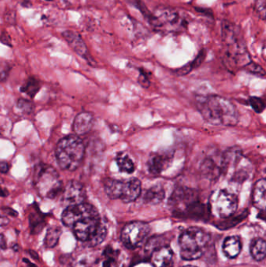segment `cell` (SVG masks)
<instances>
[{
  "label": "cell",
  "instance_id": "5b68a950",
  "mask_svg": "<svg viewBox=\"0 0 266 267\" xmlns=\"http://www.w3.org/2000/svg\"><path fill=\"white\" fill-rule=\"evenodd\" d=\"M173 213L199 219L205 213V205L199 200L197 191L186 187H179L174 190L169 199Z\"/></svg>",
  "mask_w": 266,
  "mask_h": 267
},
{
  "label": "cell",
  "instance_id": "8d00e7d4",
  "mask_svg": "<svg viewBox=\"0 0 266 267\" xmlns=\"http://www.w3.org/2000/svg\"><path fill=\"white\" fill-rule=\"evenodd\" d=\"M197 13H201L205 16H209V17H213V13H212V9H205V8H195Z\"/></svg>",
  "mask_w": 266,
  "mask_h": 267
},
{
  "label": "cell",
  "instance_id": "cb8c5ba5",
  "mask_svg": "<svg viewBox=\"0 0 266 267\" xmlns=\"http://www.w3.org/2000/svg\"><path fill=\"white\" fill-rule=\"evenodd\" d=\"M62 235V230L59 227H49L48 229L45 239H44V245L47 249H53L58 245L60 236Z\"/></svg>",
  "mask_w": 266,
  "mask_h": 267
},
{
  "label": "cell",
  "instance_id": "1f68e13d",
  "mask_svg": "<svg viewBox=\"0 0 266 267\" xmlns=\"http://www.w3.org/2000/svg\"><path fill=\"white\" fill-rule=\"evenodd\" d=\"M266 0H256L255 5H254V9H255L256 14L263 20L266 19Z\"/></svg>",
  "mask_w": 266,
  "mask_h": 267
},
{
  "label": "cell",
  "instance_id": "f1b7e54d",
  "mask_svg": "<svg viewBox=\"0 0 266 267\" xmlns=\"http://www.w3.org/2000/svg\"><path fill=\"white\" fill-rule=\"evenodd\" d=\"M249 103H250L252 109L256 111L257 113H263V111L265 110V108H266L264 101L259 97H251L250 99H249Z\"/></svg>",
  "mask_w": 266,
  "mask_h": 267
},
{
  "label": "cell",
  "instance_id": "5bb4252c",
  "mask_svg": "<svg viewBox=\"0 0 266 267\" xmlns=\"http://www.w3.org/2000/svg\"><path fill=\"white\" fill-rule=\"evenodd\" d=\"M174 151L165 150L153 153L147 163L148 169L152 175H160L171 166L174 159Z\"/></svg>",
  "mask_w": 266,
  "mask_h": 267
},
{
  "label": "cell",
  "instance_id": "f35d334b",
  "mask_svg": "<svg viewBox=\"0 0 266 267\" xmlns=\"http://www.w3.org/2000/svg\"><path fill=\"white\" fill-rule=\"evenodd\" d=\"M9 169V164H8V163L4 162V161H2V162H0V173H8Z\"/></svg>",
  "mask_w": 266,
  "mask_h": 267
},
{
  "label": "cell",
  "instance_id": "e575fe53",
  "mask_svg": "<svg viewBox=\"0 0 266 267\" xmlns=\"http://www.w3.org/2000/svg\"><path fill=\"white\" fill-rule=\"evenodd\" d=\"M138 82H139L140 86L141 87L145 88V89H148L150 86V79L148 76V73L145 72L143 70H141V71H140Z\"/></svg>",
  "mask_w": 266,
  "mask_h": 267
},
{
  "label": "cell",
  "instance_id": "44dd1931",
  "mask_svg": "<svg viewBox=\"0 0 266 267\" xmlns=\"http://www.w3.org/2000/svg\"><path fill=\"white\" fill-rule=\"evenodd\" d=\"M30 228L32 235H38L45 226V215L36 209L35 213H31L29 216Z\"/></svg>",
  "mask_w": 266,
  "mask_h": 267
},
{
  "label": "cell",
  "instance_id": "8992f818",
  "mask_svg": "<svg viewBox=\"0 0 266 267\" xmlns=\"http://www.w3.org/2000/svg\"><path fill=\"white\" fill-rule=\"evenodd\" d=\"M33 183L41 196L50 199L62 194L64 189L58 172L48 164H39L35 166Z\"/></svg>",
  "mask_w": 266,
  "mask_h": 267
},
{
  "label": "cell",
  "instance_id": "277c9868",
  "mask_svg": "<svg viewBox=\"0 0 266 267\" xmlns=\"http://www.w3.org/2000/svg\"><path fill=\"white\" fill-rule=\"evenodd\" d=\"M86 146L80 137L68 135L62 138L56 149V157L60 168L64 171H75L83 162Z\"/></svg>",
  "mask_w": 266,
  "mask_h": 267
},
{
  "label": "cell",
  "instance_id": "f546056e",
  "mask_svg": "<svg viewBox=\"0 0 266 267\" xmlns=\"http://www.w3.org/2000/svg\"><path fill=\"white\" fill-rule=\"evenodd\" d=\"M17 107L21 109L26 114H31L34 110L35 106L29 100L25 99V98H20L17 101Z\"/></svg>",
  "mask_w": 266,
  "mask_h": 267
},
{
  "label": "cell",
  "instance_id": "9a60e30c",
  "mask_svg": "<svg viewBox=\"0 0 266 267\" xmlns=\"http://www.w3.org/2000/svg\"><path fill=\"white\" fill-rule=\"evenodd\" d=\"M150 259L154 267H174V253L168 246L154 249Z\"/></svg>",
  "mask_w": 266,
  "mask_h": 267
},
{
  "label": "cell",
  "instance_id": "d4e9b609",
  "mask_svg": "<svg viewBox=\"0 0 266 267\" xmlns=\"http://www.w3.org/2000/svg\"><path fill=\"white\" fill-rule=\"evenodd\" d=\"M42 87L40 81L35 79V78H30L26 82L25 84L20 88V91L24 94H27L30 98H35L37 93L40 90Z\"/></svg>",
  "mask_w": 266,
  "mask_h": 267
},
{
  "label": "cell",
  "instance_id": "7402d4cb",
  "mask_svg": "<svg viewBox=\"0 0 266 267\" xmlns=\"http://www.w3.org/2000/svg\"><path fill=\"white\" fill-rule=\"evenodd\" d=\"M116 162L122 173L133 174L135 171V165L133 160L125 153H120L116 156Z\"/></svg>",
  "mask_w": 266,
  "mask_h": 267
},
{
  "label": "cell",
  "instance_id": "bcb514c9",
  "mask_svg": "<svg viewBox=\"0 0 266 267\" xmlns=\"http://www.w3.org/2000/svg\"><path fill=\"white\" fill-rule=\"evenodd\" d=\"M194 267V266L188 265V266H185V267Z\"/></svg>",
  "mask_w": 266,
  "mask_h": 267
},
{
  "label": "cell",
  "instance_id": "d6a6232c",
  "mask_svg": "<svg viewBox=\"0 0 266 267\" xmlns=\"http://www.w3.org/2000/svg\"><path fill=\"white\" fill-rule=\"evenodd\" d=\"M10 70L11 67L8 63L0 61V82L6 80Z\"/></svg>",
  "mask_w": 266,
  "mask_h": 267
},
{
  "label": "cell",
  "instance_id": "3957f363",
  "mask_svg": "<svg viewBox=\"0 0 266 267\" xmlns=\"http://www.w3.org/2000/svg\"><path fill=\"white\" fill-rule=\"evenodd\" d=\"M222 40L226 49V57L235 66H245L251 62V57L239 26L228 20L221 24Z\"/></svg>",
  "mask_w": 266,
  "mask_h": 267
},
{
  "label": "cell",
  "instance_id": "ac0fdd59",
  "mask_svg": "<svg viewBox=\"0 0 266 267\" xmlns=\"http://www.w3.org/2000/svg\"><path fill=\"white\" fill-rule=\"evenodd\" d=\"M241 241L239 237L230 236L225 239L223 245V251L229 259H234L241 251Z\"/></svg>",
  "mask_w": 266,
  "mask_h": 267
},
{
  "label": "cell",
  "instance_id": "ee69618b",
  "mask_svg": "<svg viewBox=\"0 0 266 267\" xmlns=\"http://www.w3.org/2000/svg\"><path fill=\"white\" fill-rule=\"evenodd\" d=\"M23 261L29 267H38L35 264L30 262L29 260H27V259H23Z\"/></svg>",
  "mask_w": 266,
  "mask_h": 267
},
{
  "label": "cell",
  "instance_id": "484cf974",
  "mask_svg": "<svg viewBox=\"0 0 266 267\" xmlns=\"http://www.w3.org/2000/svg\"><path fill=\"white\" fill-rule=\"evenodd\" d=\"M128 3L131 5H134V7L137 8L138 10L142 13L144 17L149 21V24L152 22V19H153V14L151 13L149 9L146 7V5L144 3L142 0H126Z\"/></svg>",
  "mask_w": 266,
  "mask_h": 267
},
{
  "label": "cell",
  "instance_id": "7a4b0ae2",
  "mask_svg": "<svg viewBox=\"0 0 266 267\" xmlns=\"http://www.w3.org/2000/svg\"><path fill=\"white\" fill-rule=\"evenodd\" d=\"M197 109L208 124L233 127L239 122L237 107L230 100L219 95L201 97L197 101Z\"/></svg>",
  "mask_w": 266,
  "mask_h": 267
},
{
  "label": "cell",
  "instance_id": "7c38bea8",
  "mask_svg": "<svg viewBox=\"0 0 266 267\" xmlns=\"http://www.w3.org/2000/svg\"><path fill=\"white\" fill-rule=\"evenodd\" d=\"M66 42L68 43L70 47L82 58L90 64V66H95L96 62L94 59L90 56L89 53V49H88L87 45H86L83 38L76 31H72V30H67L64 31L62 34Z\"/></svg>",
  "mask_w": 266,
  "mask_h": 267
},
{
  "label": "cell",
  "instance_id": "d590c367",
  "mask_svg": "<svg viewBox=\"0 0 266 267\" xmlns=\"http://www.w3.org/2000/svg\"><path fill=\"white\" fill-rule=\"evenodd\" d=\"M0 42L4 44L5 46L12 47V40H11L10 36L7 32H5V31H2L0 35Z\"/></svg>",
  "mask_w": 266,
  "mask_h": 267
},
{
  "label": "cell",
  "instance_id": "7dc6e473",
  "mask_svg": "<svg viewBox=\"0 0 266 267\" xmlns=\"http://www.w3.org/2000/svg\"><path fill=\"white\" fill-rule=\"evenodd\" d=\"M45 1H47V2H50V1H52V0H45Z\"/></svg>",
  "mask_w": 266,
  "mask_h": 267
},
{
  "label": "cell",
  "instance_id": "836d02e7",
  "mask_svg": "<svg viewBox=\"0 0 266 267\" xmlns=\"http://www.w3.org/2000/svg\"><path fill=\"white\" fill-rule=\"evenodd\" d=\"M4 20L9 25H15L16 23V12L12 9L5 11V14H4Z\"/></svg>",
  "mask_w": 266,
  "mask_h": 267
},
{
  "label": "cell",
  "instance_id": "30bf717a",
  "mask_svg": "<svg viewBox=\"0 0 266 267\" xmlns=\"http://www.w3.org/2000/svg\"><path fill=\"white\" fill-rule=\"evenodd\" d=\"M238 207V198L234 193L220 189L214 191L209 198L208 209L217 218L227 219L235 214Z\"/></svg>",
  "mask_w": 266,
  "mask_h": 267
},
{
  "label": "cell",
  "instance_id": "b9f144b4",
  "mask_svg": "<svg viewBox=\"0 0 266 267\" xmlns=\"http://www.w3.org/2000/svg\"><path fill=\"white\" fill-rule=\"evenodd\" d=\"M8 194H9V192H8L7 190L5 188H2V187L0 186V196L6 197Z\"/></svg>",
  "mask_w": 266,
  "mask_h": 267
},
{
  "label": "cell",
  "instance_id": "4dcf8cb0",
  "mask_svg": "<svg viewBox=\"0 0 266 267\" xmlns=\"http://www.w3.org/2000/svg\"><path fill=\"white\" fill-rule=\"evenodd\" d=\"M245 69L249 72V73L253 74L255 75H258V76L265 77L266 75V72L265 70L262 68L261 66L256 64L255 62L248 63L245 67Z\"/></svg>",
  "mask_w": 266,
  "mask_h": 267
},
{
  "label": "cell",
  "instance_id": "74e56055",
  "mask_svg": "<svg viewBox=\"0 0 266 267\" xmlns=\"http://www.w3.org/2000/svg\"><path fill=\"white\" fill-rule=\"evenodd\" d=\"M2 210L3 211L5 214L9 215V216H13V217H16L18 216V213L15 211L14 209L9 207H2Z\"/></svg>",
  "mask_w": 266,
  "mask_h": 267
},
{
  "label": "cell",
  "instance_id": "4fadbf2b",
  "mask_svg": "<svg viewBox=\"0 0 266 267\" xmlns=\"http://www.w3.org/2000/svg\"><path fill=\"white\" fill-rule=\"evenodd\" d=\"M63 201L67 206L85 202L86 198V188L79 181L70 180L63 189Z\"/></svg>",
  "mask_w": 266,
  "mask_h": 267
},
{
  "label": "cell",
  "instance_id": "8fae6325",
  "mask_svg": "<svg viewBox=\"0 0 266 267\" xmlns=\"http://www.w3.org/2000/svg\"><path fill=\"white\" fill-rule=\"evenodd\" d=\"M150 231V226L145 222L128 223L122 230V242L127 249H138L146 242Z\"/></svg>",
  "mask_w": 266,
  "mask_h": 267
},
{
  "label": "cell",
  "instance_id": "ba28073f",
  "mask_svg": "<svg viewBox=\"0 0 266 267\" xmlns=\"http://www.w3.org/2000/svg\"><path fill=\"white\" fill-rule=\"evenodd\" d=\"M150 24L156 31L163 33H180L185 31L188 23L178 9L160 5L155 9Z\"/></svg>",
  "mask_w": 266,
  "mask_h": 267
},
{
  "label": "cell",
  "instance_id": "60d3db41",
  "mask_svg": "<svg viewBox=\"0 0 266 267\" xmlns=\"http://www.w3.org/2000/svg\"><path fill=\"white\" fill-rule=\"evenodd\" d=\"M9 224V219L7 216H0V227H5Z\"/></svg>",
  "mask_w": 266,
  "mask_h": 267
},
{
  "label": "cell",
  "instance_id": "f6af8a7d",
  "mask_svg": "<svg viewBox=\"0 0 266 267\" xmlns=\"http://www.w3.org/2000/svg\"><path fill=\"white\" fill-rule=\"evenodd\" d=\"M19 249L18 245H16V244H15L14 246H13V249L14 250V251H17Z\"/></svg>",
  "mask_w": 266,
  "mask_h": 267
},
{
  "label": "cell",
  "instance_id": "d6986e66",
  "mask_svg": "<svg viewBox=\"0 0 266 267\" xmlns=\"http://www.w3.org/2000/svg\"><path fill=\"white\" fill-rule=\"evenodd\" d=\"M165 198V191L162 186L157 185L151 187L144 195V200L146 203L156 205L163 202Z\"/></svg>",
  "mask_w": 266,
  "mask_h": 267
},
{
  "label": "cell",
  "instance_id": "e0dca14e",
  "mask_svg": "<svg viewBox=\"0 0 266 267\" xmlns=\"http://www.w3.org/2000/svg\"><path fill=\"white\" fill-rule=\"evenodd\" d=\"M266 181L265 178L260 179L255 183L252 192V201L257 209L260 211H266Z\"/></svg>",
  "mask_w": 266,
  "mask_h": 267
},
{
  "label": "cell",
  "instance_id": "4316f807",
  "mask_svg": "<svg viewBox=\"0 0 266 267\" xmlns=\"http://www.w3.org/2000/svg\"><path fill=\"white\" fill-rule=\"evenodd\" d=\"M104 257H105V260L102 264V267H118L116 256L114 252L112 251V249L108 248L105 249Z\"/></svg>",
  "mask_w": 266,
  "mask_h": 267
},
{
  "label": "cell",
  "instance_id": "ab89813d",
  "mask_svg": "<svg viewBox=\"0 0 266 267\" xmlns=\"http://www.w3.org/2000/svg\"><path fill=\"white\" fill-rule=\"evenodd\" d=\"M6 249H7V244H6L5 236L2 234H0V249L5 250Z\"/></svg>",
  "mask_w": 266,
  "mask_h": 267
},
{
  "label": "cell",
  "instance_id": "ffe728a7",
  "mask_svg": "<svg viewBox=\"0 0 266 267\" xmlns=\"http://www.w3.org/2000/svg\"><path fill=\"white\" fill-rule=\"evenodd\" d=\"M206 50L205 49H201L194 60H192L191 62L188 63L182 68L177 70L176 73L179 76H184V75L190 73V71L201 66V64L204 62V60L206 58Z\"/></svg>",
  "mask_w": 266,
  "mask_h": 267
},
{
  "label": "cell",
  "instance_id": "83f0119b",
  "mask_svg": "<svg viewBox=\"0 0 266 267\" xmlns=\"http://www.w3.org/2000/svg\"><path fill=\"white\" fill-rule=\"evenodd\" d=\"M106 234V228H105V226L101 224V225L100 226L99 229H98L97 233H96L95 235H94V236L93 237L92 239H91L90 242H88V243H89V246H91V247L98 246V245H99L100 243H101V242L105 240Z\"/></svg>",
  "mask_w": 266,
  "mask_h": 267
},
{
  "label": "cell",
  "instance_id": "603a6c76",
  "mask_svg": "<svg viewBox=\"0 0 266 267\" xmlns=\"http://www.w3.org/2000/svg\"><path fill=\"white\" fill-rule=\"evenodd\" d=\"M251 254L256 261H262L266 257V243L263 238H256L252 241L250 248Z\"/></svg>",
  "mask_w": 266,
  "mask_h": 267
},
{
  "label": "cell",
  "instance_id": "7bdbcfd3",
  "mask_svg": "<svg viewBox=\"0 0 266 267\" xmlns=\"http://www.w3.org/2000/svg\"><path fill=\"white\" fill-rule=\"evenodd\" d=\"M29 253L33 259H35V260H38L39 259V257H38V253L36 252L33 251V250H29Z\"/></svg>",
  "mask_w": 266,
  "mask_h": 267
},
{
  "label": "cell",
  "instance_id": "9c48e42d",
  "mask_svg": "<svg viewBox=\"0 0 266 267\" xmlns=\"http://www.w3.org/2000/svg\"><path fill=\"white\" fill-rule=\"evenodd\" d=\"M104 190L111 199H120L125 203L134 202L141 193V182L137 178L129 180L106 178L103 182Z\"/></svg>",
  "mask_w": 266,
  "mask_h": 267
},
{
  "label": "cell",
  "instance_id": "2e32d148",
  "mask_svg": "<svg viewBox=\"0 0 266 267\" xmlns=\"http://www.w3.org/2000/svg\"><path fill=\"white\" fill-rule=\"evenodd\" d=\"M94 118L92 113L82 112L75 117L73 124V131L78 136L87 135L92 129Z\"/></svg>",
  "mask_w": 266,
  "mask_h": 267
},
{
  "label": "cell",
  "instance_id": "52a82bcc",
  "mask_svg": "<svg viewBox=\"0 0 266 267\" xmlns=\"http://www.w3.org/2000/svg\"><path fill=\"white\" fill-rule=\"evenodd\" d=\"M210 235L199 227H191L185 230L179 238L181 258L184 260L199 259L204 254Z\"/></svg>",
  "mask_w": 266,
  "mask_h": 267
},
{
  "label": "cell",
  "instance_id": "6da1fadb",
  "mask_svg": "<svg viewBox=\"0 0 266 267\" xmlns=\"http://www.w3.org/2000/svg\"><path fill=\"white\" fill-rule=\"evenodd\" d=\"M61 220L82 242H90L101 225L98 210L87 202L67 206L62 213Z\"/></svg>",
  "mask_w": 266,
  "mask_h": 267
}]
</instances>
